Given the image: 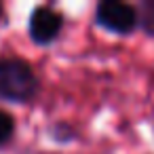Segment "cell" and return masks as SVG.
<instances>
[{
	"label": "cell",
	"instance_id": "cell-1",
	"mask_svg": "<svg viewBox=\"0 0 154 154\" xmlns=\"http://www.w3.org/2000/svg\"><path fill=\"white\" fill-rule=\"evenodd\" d=\"M38 95V78L26 59L0 57V99L28 103Z\"/></svg>",
	"mask_w": 154,
	"mask_h": 154
},
{
	"label": "cell",
	"instance_id": "cell-2",
	"mask_svg": "<svg viewBox=\"0 0 154 154\" xmlns=\"http://www.w3.org/2000/svg\"><path fill=\"white\" fill-rule=\"evenodd\" d=\"M95 21L99 28L127 36L131 34L139 23H137V9L120 2V0H101L95 9Z\"/></svg>",
	"mask_w": 154,
	"mask_h": 154
},
{
	"label": "cell",
	"instance_id": "cell-3",
	"mask_svg": "<svg viewBox=\"0 0 154 154\" xmlns=\"http://www.w3.org/2000/svg\"><path fill=\"white\" fill-rule=\"evenodd\" d=\"M28 30H30V38L36 45L47 47L59 38L63 30V15L53 7H36L30 15Z\"/></svg>",
	"mask_w": 154,
	"mask_h": 154
},
{
	"label": "cell",
	"instance_id": "cell-4",
	"mask_svg": "<svg viewBox=\"0 0 154 154\" xmlns=\"http://www.w3.org/2000/svg\"><path fill=\"white\" fill-rule=\"evenodd\" d=\"M137 23L141 26V30L154 38V0H143L139 5V13H137Z\"/></svg>",
	"mask_w": 154,
	"mask_h": 154
},
{
	"label": "cell",
	"instance_id": "cell-5",
	"mask_svg": "<svg viewBox=\"0 0 154 154\" xmlns=\"http://www.w3.org/2000/svg\"><path fill=\"white\" fill-rule=\"evenodd\" d=\"M13 133H15V120H13V116L9 112H5V110H0V148L11 141Z\"/></svg>",
	"mask_w": 154,
	"mask_h": 154
}]
</instances>
